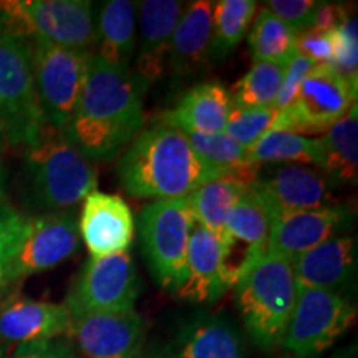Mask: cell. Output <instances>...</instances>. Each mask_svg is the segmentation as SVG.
<instances>
[{
  "instance_id": "obj_6",
  "label": "cell",
  "mask_w": 358,
  "mask_h": 358,
  "mask_svg": "<svg viewBox=\"0 0 358 358\" xmlns=\"http://www.w3.org/2000/svg\"><path fill=\"white\" fill-rule=\"evenodd\" d=\"M192 224L189 198L153 201L140 213L143 256L156 284L166 292L176 294L186 279Z\"/></svg>"
},
{
  "instance_id": "obj_9",
  "label": "cell",
  "mask_w": 358,
  "mask_h": 358,
  "mask_svg": "<svg viewBox=\"0 0 358 358\" xmlns=\"http://www.w3.org/2000/svg\"><path fill=\"white\" fill-rule=\"evenodd\" d=\"M92 55L42 40L30 43L35 92L45 122L52 128L64 131L70 123Z\"/></svg>"
},
{
  "instance_id": "obj_1",
  "label": "cell",
  "mask_w": 358,
  "mask_h": 358,
  "mask_svg": "<svg viewBox=\"0 0 358 358\" xmlns=\"http://www.w3.org/2000/svg\"><path fill=\"white\" fill-rule=\"evenodd\" d=\"M143 88L131 70L92 55L77 108L64 133L90 161H111L143 128Z\"/></svg>"
},
{
  "instance_id": "obj_15",
  "label": "cell",
  "mask_w": 358,
  "mask_h": 358,
  "mask_svg": "<svg viewBox=\"0 0 358 358\" xmlns=\"http://www.w3.org/2000/svg\"><path fill=\"white\" fill-rule=\"evenodd\" d=\"M145 337V319L136 310L73 317L66 332L82 358H138Z\"/></svg>"
},
{
  "instance_id": "obj_7",
  "label": "cell",
  "mask_w": 358,
  "mask_h": 358,
  "mask_svg": "<svg viewBox=\"0 0 358 358\" xmlns=\"http://www.w3.org/2000/svg\"><path fill=\"white\" fill-rule=\"evenodd\" d=\"M48 127L35 92L30 43L0 34V131L13 146H30Z\"/></svg>"
},
{
  "instance_id": "obj_5",
  "label": "cell",
  "mask_w": 358,
  "mask_h": 358,
  "mask_svg": "<svg viewBox=\"0 0 358 358\" xmlns=\"http://www.w3.org/2000/svg\"><path fill=\"white\" fill-rule=\"evenodd\" d=\"M0 34L93 53L98 40L95 7L88 0H3Z\"/></svg>"
},
{
  "instance_id": "obj_24",
  "label": "cell",
  "mask_w": 358,
  "mask_h": 358,
  "mask_svg": "<svg viewBox=\"0 0 358 358\" xmlns=\"http://www.w3.org/2000/svg\"><path fill=\"white\" fill-rule=\"evenodd\" d=\"M166 358H245L239 334L217 315H201L179 332Z\"/></svg>"
},
{
  "instance_id": "obj_10",
  "label": "cell",
  "mask_w": 358,
  "mask_h": 358,
  "mask_svg": "<svg viewBox=\"0 0 358 358\" xmlns=\"http://www.w3.org/2000/svg\"><path fill=\"white\" fill-rule=\"evenodd\" d=\"M357 308L343 294L299 287L280 345L294 358H317L350 329Z\"/></svg>"
},
{
  "instance_id": "obj_39",
  "label": "cell",
  "mask_w": 358,
  "mask_h": 358,
  "mask_svg": "<svg viewBox=\"0 0 358 358\" xmlns=\"http://www.w3.org/2000/svg\"><path fill=\"white\" fill-rule=\"evenodd\" d=\"M10 358H78V355L69 342L57 338L19 345Z\"/></svg>"
},
{
  "instance_id": "obj_40",
  "label": "cell",
  "mask_w": 358,
  "mask_h": 358,
  "mask_svg": "<svg viewBox=\"0 0 358 358\" xmlns=\"http://www.w3.org/2000/svg\"><path fill=\"white\" fill-rule=\"evenodd\" d=\"M347 19V8L340 6V3L317 2L315 17H313V24L310 27V30L330 34L334 32V30H337Z\"/></svg>"
},
{
  "instance_id": "obj_30",
  "label": "cell",
  "mask_w": 358,
  "mask_h": 358,
  "mask_svg": "<svg viewBox=\"0 0 358 358\" xmlns=\"http://www.w3.org/2000/svg\"><path fill=\"white\" fill-rule=\"evenodd\" d=\"M257 12L254 0H219L213 8V60L221 62L243 42Z\"/></svg>"
},
{
  "instance_id": "obj_43",
  "label": "cell",
  "mask_w": 358,
  "mask_h": 358,
  "mask_svg": "<svg viewBox=\"0 0 358 358\" xmlns=\"http://www.w3.org/2000/svg\"><path fill=\"white\" fill-rule=\"evenodd\" d=\"M2 299H3V295H2V294H0V301H2ZM0 352H2V348H0Z\"/></svg>"
},
{
  "instance_id": "obj_34",
  "label": "cell",
  "mask_w": 358,
  "mask_h": 358,
  "mask_svg": "<svg viewBox=\"0 0 358 358\" xmlns=\"http://www.w3.org/2000/svg\"><path fill=\"white\" fill-rule=\"evenodd\" d=\"M30 217L8 204L6 199H0V294L2 295L7 292L2 280V272L24 241Z\"/></svg>"
},
{
  "instance_id": "obj_32",
  "label": "cell",
  "mask_w": 358,
  "mask_h": 358,
  "mask_svg": "<svg viewBox=\"0 0 358 358\" xmlns=\"http://www.w3.org/2000/svg\"><path fill=\"white\" fill-rule=\"evenodd\" d=\"M289 62H257L236 85L232 103L245 108L274 106Z\"/></svg>"
},
{
  "instance_id": "obj_19",
  "label": "cell",
  "mask_w": 358,
  "mask_h": 358,
  "mask_svg": "<svg viewBox=\"0 0 358 358\" xmlns=\"http://www.w3.org/2000/svg\"><path fill=\"white\" fill-rule=\"evenodd\" d=\"M70 312L65 303H53L10 295L0 301V348L66 337Z\"/></svg>"
},
{
  "instance_id": "obj_27",
  "label": "cell",
  "mask_w": 358,
  "mask_h": 358,
  "mask_svg": "<svg viewBox=\"0 0 358 358\" xmlns=\"http://www.w3.org/2000/svg\"><path fill=\"white\" fill-rule=\"evenodd\" d=\"M248 187L245 182L229 176L214 178L204 182L187 196L194 221L221 241L227 216Z\"/></svg>"
},
{
  "instance_id": "obj_37",
  "label": "cell",
  "mask_w": 358,
  "mask_h": 358,
  "mask_svg": "<svg viewBox=\"0 0 358 358\" xmlns=\"http://www.w3.org/2000/svg\"><path fill=\"white\" fill-rule=\"evenodd\" d=\"M313 66H315V64L301 55V53H295V55L290 58L287 69H285L284 80H282L279 95H277V100L274 103L277 110H284L285 106H289L290 103L294 101L299 88L302 87L303 80H306L307 75L313 70Z\"/></svg>"
},
{
  "instance_id": "obj_12",
  "label": "cell",
  "mask_w": 358,
  "mask_h": 358,
  "mask_svg": "<svg viewBox=\"0 0 358 358\" xmlns=\"http://www.w3.org/2000/svg\"><path fill=\"white\" fill-rule=\"evenodd\" d=\"M78 248V219L73 209L38 214L29 221L24 241L3 268V285L8 290L27 277L57 267L73 256Z\"/></svg>"
},
{
  "instance_id": "obj_35",
  "label": "cell",
  "mask_w": 358,
  "mask_h": 358,
  "mask_svg": "<svg viewBox=\"0 0 358 358\" xmlns=\"http://www.w3.org/2000/svg\"><path fill=\"white\" fill-rule=\"evenodd\" d=\"M332 34L334 62L332 66L348 82L357 85L358 80V24L348 17Z\"/></svg>"
},
{
  "instance_id": "obj_11",
  "label": "cell",
  "mask_w": 358,
  "mask_h": 358,
  "mask_svg": "<svg viewBox=\"0 0 358 358\" xmlns=\"http://www.w3.org/2000/svg\"><path fill=\"white\" fill-rule=\"evenodd\" d=\"M357 103V85L332 65H315L294 101L277 113L272 129L297 134L325 133Z\"/></svg>"
},
{
  "instance_id": "obj_17",
  "label": "cell",
  "mask_w": 358,
  "mask_h": 358,
  "mask_svg": "<svg viewBox=\"0 0 358 358\" xmlns=\"http://www.w3.org/2000/svg\"><path fill=\"white\" fill-rule=\"evenodd\" d=\"M136 6L140 42L134 52L133 75L143 92H146L166 71L173 34L185 6L178 0H143Z\"/></svg>"
},
{
  "instance_id": "obj_26",
  "label": "cell",
  "mask_w": 358,
  "mask_h": 358,
  "mask_svg": "<svg viewBox=\"0 0 358 358\" xmlns=\"http://www.w3.org/2000/svg\"><path fill=\"white\" fill-rule=\"evenodd\" d=\"M317 168L335 187L355 185L358 178V108L357 103L319 140Z\"/></svg>"
},
{
  "instance_id": "obj_42",
  "label": "cell",
  "mask_w": 358,
  "mask_h": 358,
  "mask_svg": "<svg viewBox=\"0 0 358 358\" xmlns=\"http://www.w3.org/2000/svg\"><path fill=\"white\" fill-rule=\"evenodd\" d=\"M3 141V136H2V131H0V143Z\"/></svg>"
},
{
  "instance_id": "obj_16",
  "label": "cell",
  "mask_w": 358,
  "mask_h": 358,
  "mask_svg": "<svg viewBox=\"0 0 358 358\" xmlns=\"http://www.w3.org/2000/svg\"><path fill=\"white\" fill-rule=\"evenodd\" d=\"M353 222L355 214L343 204L279 213L272 217L267 250L292 261L335 236L348 234Z\"/></svg>"
},
{
  "instance_id": "obj_36",
  "label": "cell",
  "mask_w": 358,
  "mask_h": 358,
  "mask_svg": "<svg viewBox=\"0 0 358 358\" xmlns=\"http://www.w3.org/2000/svg\"><path fill=\"white\" fill-rule=\"evenodd\" d=\"M266 8L285 22L297 34L310 30L315 17V0H268Z\"/></svg>"
},
{
  "instance_id": "obj_25",
  "label": "cell",
  "mask_w": 358,
  "mask_h": 358,
  "mask_svg": "<svg viewBox=\"0 0 358 358\" xmlns=\"http://www.w3.org/2000/svg\"><path fill=\"white\" fill-rule=\"evenodd\" d=\"M96 53L105 64L129 70L136 52V3L108 0L98 12Z\"/></svg>"
},
{
  "instance_id": "obj_31",
  "label": "cell",
  "mask_w": 358,
  "mask_h": 358,
  "mask_svg": "<svg viewBox=\"0 0 358 358\" xmlns=\"http://www.w3.org/2000/svg\"><path fill=\"white\" fill-rule=\"evenodd\" d=\"M297 32L262 7L249 32V48L257 62H289L295 53Z\"/></svg>"
},
{
  "instance_id": "obj_38",
  "label": "cell",
  "mask_w": 358,
  "mask_h": 358,
  "mask_svg": "<svg viewBox=\"0 0 358 358\" xmlns=\"http://www.w3.org/2000/svg\"><path fill=\"white\" fill-rule=\"evenodd\" d=\"M295 52L301 53L315 65H332L334 62V45L332 34L306 30L299 34L295 40Z\"/></svg>"
},
{
  "instance_id": "obj_13",
  "label": "cell",
  "mask_w": 358,
  "mask_h": 358,
  "mask_svg": "<svg viewBox=\"0 0 358 358\" xmlns=\"http://www.w3.org/2000/svg\"><path fill=\"white\" fill-rule=\"evenodd\" d=\"M272 213L250 187L232 208L221 239V275L229 290L267 252Z\"/></svg>"
},
{
  "instance_id": "obj_2",
  "label": "cell",
  "mask_w": 358,
  "mask_h": 358,
  "mask_svg": "<svg viewBox=\"0 0 358 358\" xmlns=\"http://www.w3.org/2000/svg\"><path fill=\"white\" fill-rule=\"evenodd\" d=\"M123 191L136 199L187 198L221 174L196 155L181 129L159 122L141 128L116 166Z\"/></svg>"
},
{
  "instance_id": "obj_29",
  "label": "cell",
  "mask_w": 358,
  "mask_h": 358,
  "mask_svg": "<svg viewBox=\"0 0 358 358\" xmlns=\"http://www.w3.org/2000/svg\"><path fill=\"white\" fill-rule=\"evenodd\" d=\"M249 156L256 166L262 164H319V140L302 134L268 129L256 145L249 148Z\"/></svg>"
},
{
  "instance_id": "obj_41",
  "label": "cell",
  "mask_w": 358,
  "mask_h": 358,
  "mask_svg": "<svg viewBox=\"0 0 358 358\" xmlns=\"http://www.w3.org/2000/svg\"><path fill=\"white\" fill-rule=\"evenodd\" d=\"M6 186H7V171L0 159V199H6Z\"/></svg>"
},
{
  "instance_id": "obj_14",
  "label": "cell",
  "mask_w": 358,
  "mask_h": 358,
  "mask_svg": "<svg viewBox=\"0 0 358 358\" xmlns=\"http://www.w3.org/2000/svg\"><path fill=\"white\" fill-rule=\"evenodd\" d=\"M249 187L267 204L272 217L340 204L334 182L319 169L301 164H262Z\"/></svg>"
},
{
  "instance_id": "obj_23",
  "label": "cell",
  "mask_w": 358,
  "mask_h": 358,
  "mask_svg": "<svg viewBox=\"0 0 358 358\" xmlns=\"http://www.w3.org/2000/svg\"><path fill=\"white\" fill-rule=\"evenodd\" d=\"M232 108V93L221 82H203L179 98L176 108L159 116L161 122L182 133H224Z\"/></svg>"
},
{
  "instance_id": "obj_8",
  "label": "cell",
  "mask_w": 358,
  "mask_h": 358,
  "mask_svg": "<svg viewBox=\"0 0 358 358\" xmlns=\"http://www.w3.org/2000/svg\"><path fill=\"white\" fill-rule=\"evenodd\" d=\"M140 294V274L127 250L90 257L75 275L64 303L73 319L88 313L134 310Z\"/></svg>"
},
{
  "instance_id": "obj_18",
  "label": "cell",
  "mask_w": 358,
  "mask_h": 358,
  "mask_svg": "<svg viewBox=\"0 0 358 358\" xmlns=\"http://www.w3.org/2000/svg\"><path fill=\"white\" fill-rule=\"evenodd\" d=\"M78 232L92 257L127 252L133 244L134 217L122 196L95 189L83 199Z\"/></svg>"
},
{
  "instance_id": "obj_28",
  "label": "cell",
  "mask_w": 358,
  "mask_h": 358,
  "mask_svg": "<svg viewBox=\"0 0 358 358\" xmlns=\"http://www.w3.org/2000/svg\"><path fill=\"white\" fill-rule=\"evenodd\" d=\"M189 140V145L196 155L213 168L221 176L236 178L239 181L250 185L256 176L257 168L250 161L248 148L231 140L224 133L203 134V133H185Z\"/></svg>"
},
{
  "instance_id": "obj_3",
  "label": "cell",
  "mask_w": 358,
  "mask_h": 358,
  "mask_svg": "<svg viewBox=\"0 0 358 358\" xmlns=\"http://www.w3.org/2000/svg\"><path fill=\"white\" fill-rule=\"evenodd\" d=\"M96 169L60 129L48 124L25 148L24 198L40 214L69 211L96 189Z\"/></svg>"
},
{
  "instance_id": "obj_21",
  "label": "cell",
  "mask_w": 358,
  "mask_h": 358,
  "mask_svg": "<svg viewBox=\"0 0 358 358\" xmlns=\"http://www.w3.org/2000/svg\"><path fill=\"white\" fill-rule=\"evenodd\" d=\"M213 8L214 2L199 0L185 7L174 29L168 65L176 80L199 77L213 60Z\"/></svg>"
},
{
  "instance_id": "obj_20",
  "label": "cell",
  "mask_w": 358,
  "mask_h": 358,
  "mask_svg": "<svg viewBox=\"0 0 358 358\" xmlns=\"http://www.w3.org/2000/svg\"><path fill=\"white\" fill-rule=\"evenodd\" d=\"M290 262L299 287L342 294L357 274V236L350 232L335 236Z\"/></svg>"
},
{
  "instance_id": "obj_4",
  "label": "cell",
  "mask_w": 358,
  "mask_h": 358,
  "mask_svg": "<svg viewBox=\"0 0 358 358\" xmlns=\"http://www.w3.org/2000/svg\"><path fill=\"white\" fill-rule=\"evenodd\" d=\"M234 289L241 319L252 342L262 350L280 347L299 292L292 262L267 250Z\"/></svg>"
},
{
  "instance_id": "obj_33",
  "label": "cell",
  "mask_w": 358,
  "mask_h": 358,
  "mask_svg": "<svg viewBox=\"0 0 358 358\" xmlns=\"http://www.w3.org/2000/svg\"><path fill=\"white\" fill-rule=\"evenodd\" d=\"M277 113H279V110L275 106L245 108V106H236L232 103L224 134L249 150L250 146L261 140L268 129H272Z\"/></svg>"
},
{
  "instance_id": "obj_22",
  "label": "cell",
  "mask_w": 358,
  "mask_h": 358,
  "mask_svg": "<svg viewBox=\"0 0 358 358\" xmlns=\"http://www.w3.org/2000/svg\"><path fill=\"white\" fill-rule=\"evenodd\" d=\"M226 292L221 275V241L194 221L187 248L186 279L174 295L179 301L213 303Z\"/></svg>"
}]
</instances>
